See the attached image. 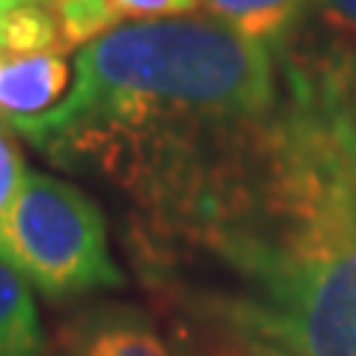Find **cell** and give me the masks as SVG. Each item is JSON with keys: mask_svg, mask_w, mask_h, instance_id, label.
I'll return each mask as SVG.
<instances>
[{"mask_svg": "<svg viewBox=\"0 0 356 356\" xmlns=\"http://www.w3.org/2000/svg\"><path fill=\"white\" fill-rule=\"evenodd\" d=\"M172 356H294L270 341L187 318H166Z\"/></svg>", "mask_w": 356, "mask_h": 356, "instance_id": "9c48e42d", "label": "cell"}, {"mask_svg": "<svg viewBox=\"0 0 356 356\" xmlns=\"http://www.w3.org/2000/svg\"><path fill=\"white\" fill-rule=\"evenodd\" d=\"M306 3L309 0H205L208 13L222 24L273 51L297 27Z\"/></svg>", "mask_w": 356, "mask_h": 356, "instance_id": "ba28073f", "label": "cell"}, {"mask_svg": "<svg viewBox=\"0 0 356 356\" xmlns=\"http://www.w3.org/2000/svg\"><path fill=\"white\" fill-rule=\"evenodd\" d=\"M51 6L57 13L65 44H89L107 30L119 27L107 0H51Z\"/></svg>", "mask_w": 356, "mask_h": 356, "instance_id": "7c38bea8", "label": "cell"}, {"mask_svg": "<svg viewBox=\"0 0 356 356\" xmlns=\"http://www.w3.org/2000/svg\"><path fill=\"white\" fill-rule=\"evenodd\" d=\"M125 247L163 318L356 356V163L288 95L131 191Z\"/></svg>", "mask_w": 356, "mask_h": 356, "instance_id": "6da1fadb", "label": "cell"}, {"mask_svg": "<svg viewBox=\"0 0 356 356\" xmlns=\"http://www.w3.org/2000/svg\"><path fill=\"white\" fill-rule=\"evenodd\" d=\"M276 57L285 95L356 163V44L285 42Z\"/></svg>", "mask_w": 356, "mask_h": 356, "instance_id": "277c9868", "label": "cell"}, {"mask_svg": "<svg viewBox=\"0 0 356 356\" xmlns=\"http://www.w3.org/2000/svg\"><path fill=\"white\" fill-rule=\"evenodd\" d=\"M116 21H152V18H178L199 9V0H107Z\"/></svg>", "mask_w": 356, "mask_h": 356, "instance_id": "4fadbf2b", "label": "cell"}, {"mask_svg": "<svg viewBox=\"0 0 356 356\" xmlns=\"http://www.w3.org/2000/svg\"><path fill=\"white\" fill-rule=\"evenodd\" d=\"M24 154H21L18 143L0 128V217L6 214V208L13 205L21 181H24Z\"/></svg>", "mask_w": 356, "mask_h": 356, "instance_id": "5bb4252c", "label": "cell"}, {"mask_svg": "<svg viewBox=\"0 0 356 356\" xmlns=\"http://www.w3.org/2000/svg\"><path fill=\"white\" fill-rule=\"evenodd\" d=\"M33 3H44V0H0V21H3L9 13H15V9L33 6Z\"/></svg>", "mask_w": 356, "mask_h": 356, "instance_id": "9a60e30c", "label": "cell"}, {"mask_svg": "<svg viewBox=\"0 0 356 356\" xmlns=\"http://www.w3.org/2000/svg\"><path fill=\"white\" fill-rule=\"evenodd\" d=\"M69 48L63 39L57 13L44 3L21 6L0 21V57H33L60 54Z\"/></svg>", "mask_w": 356, "mask_h": 356, "instance_id": "30bf717a", "label": "cell"}, {"mask_svg": "<svg viewBox=\"0 0 356 356\" xmlns=\"http://www.w3.org/2000/svg\"><path fill=\"white\" fill-rule=\"evenodd\" d=\"M69 356H172V350L137 312L102 309L69 330Z\"/></svg>", "mask_w": 356, "mask_h": 356, "instance_id": "8992f818", "label": "cell"}, {"mask_svg": "<svg viewBox=\"0 0 356 356\" xmlns=\"http://www.w3.org/2000/svg\"><path fill=\"white\" fill-rule=\"evenodd\" d=\"M65 98L6 119L54 166L119 193L193 158L285 98L280 57L214 15L125 21L83 44Z\"/></svg>", "mask_w": 356, "mask_h": 356, "instance_id": "7a4b0ae2", "label": "cell"}, {"mask_svg": "<svg viewBox=\"0 0 356 356\" xmlns=\"http://www.w3.org/2000/svg\"><path fill=\"white\" fill-rule=\"evenodd\" d=\"M0 252L51 300L125 285L95 199L63 178L27 172L0 217Z\"/></svg>", "mask_w": 356, "mask_h": 356, "instance_id": "3957f363", "label": "cell"}, {"mask_svg": "<svg viewBox=\"0 0 356 356\" xmlns=\"http://www.w3.org/2000/svg\"><path fill=\"white\" fill-rule=\"evenodd\" d=\"M33 285L0 252V356H48Z\"/></svg>", "mask_w": 356, "mask_h": 356, "instance_id": "52a82bcc", "label": "cell"}, {"mask_svg": "<svg viewBox=\"0 0 356 356\" xmlns=\"http://www.w3.org/2000/svg\"><path fill=\"white\" fill-rule=\"evenodd\" d=\"M72 74L63 54L0 57V119L48 113L65 98Z\"/></svg>", "mask_w": 356, "mask_h": 356, "instance_id": "5b68a950", "label": "cell"}, {"mask_svg": "<svg viewBox=\"0 0 356 356\" xmlns=\"http://www.w3.org/2000/svg\"><path fill=\"white\" fill-rule=\"evenodd\" d=\"M285 42L356 44V0H309Z\"/></svg>", "mask_w": 356, "mask_h": 356, "instance_id": "8fae6325", "label": "cell"}]
</instances>
